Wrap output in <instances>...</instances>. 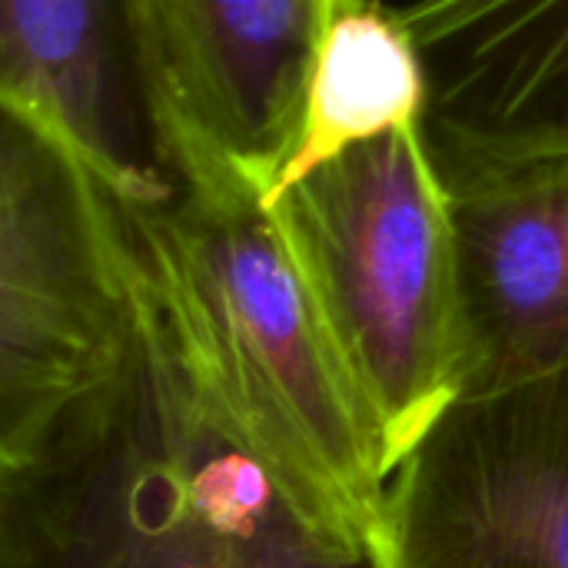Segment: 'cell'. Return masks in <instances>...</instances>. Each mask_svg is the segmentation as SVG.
<instances>
[{
	"label": "cell",
	"mask_w": 568,
	"mask_h": 568,
	"mask_svg": "<svg viewBox=\"0 0 568 568\" xmlns=\"http://www.w3.org/2000/svg\"><path fill=\"white\" fill-rule=\"evenodd\" d=\"M123 216L136 296L200 416L316 536L369 556L393 459L263 190L203 163L170 196L123 203Z\"/></svg>",
	"instance_id": "cell-1"
},
{
	"label": "cell",
	"mask_w": 568,
	"mask_h": 568,
	"mask_svg": "<svg viewBox=\"0 0 568 568\" xmlns=\"http://www.w3.org/2000/svg\"><path fill=\"white\" fill-rule=\"evenodd\" d=\"M136 293V290H133ZM0 568H373L190 399L136 296L116 366L0 479Z\"/></svg>",
	"instance_id": "cell-2"
},
{
	"label": "cell",
	"mask_w": 568,
	"mask_h": 568,
	"mask_svg": "<svg viewBox=\"0 0 568 568\" xmlns=\"http://www.w3.org/2000/svg\"><path fill=\"white\" fill-rule=\"evenodd\" d=\"M393 466L463 389L449 196L423 126L263 196Z\"/></svg>",
	"instance_id": "cell-3"
},
{
	"label": "cell",
	"mask_w": 568,
	"mask_h": 568,
	"mask_svg": "<svg viewBox=\"0 0 568 568\" xmlns=\"http://www.w3.org/2000/svg\"><path fill=\"white\" fill-rule=\"evenodd\" d=\"M120 196L0 80V479L120 359L136 313Z\"/></svg>",
	"instance_id": "cell-4"
},
{
	"label": "cell",
	"mask_w": 568,
	"mask_h": 568,
	"mask_svg": "<svg viewBox=\"0 0 568 568\" xmlns=\"http://www.w3.org/2000/svg\"><path fill=\"white\" fill-rule=\"evenodd\" d=\"M373 568H568V366L456 396L393 466Z\"/></svg>",
	"instance_id": "cell-5"
},
{
	"label": "cell",
	"mask_w": 568,
	"mask_h": 568,
	"mask_svg": "<svg viewBox=\"0 0 568 568\" xmlns=\"http://www.w3.org/2000/svg\"><path fill=\"white\" fill-rule=\"evenodd\" d=\"M136 80L180 176L223 163L263 193L300 126L336 0H120Z\"/></svg>",
	"instance_id": "cell-6"
},
{
	"label": "cell",
	"mask_w": 568,
	"mask_h": 568,
	"mask_svg": "<svg viewBox=\"0 0 568 568\" xmlns=\"http://www.w3.org/2000/svg\"><path fill=\"white\" fill-rule=\"evenodd\" d=\"M433 163L456 246L459 396L568 366V156Z\"/></svg>",
	"instance_id": "cell-7"
},
{
	"label": "cell",
	"mask_w": 568,
	"mask_h": 568,
	"mask_svg": "<svg viewBox=\"0 0 568 568\" xmlns=\"http://www.w3.org/2000/svg\"><path fill=\"white\" fill-rule=\"evenodd\" d=\"M433 160L568 156V0H413Z\"/></svg>",
	"instance_id": "cell-8"
},
{
	"label": "cell",
	"mask_w": 568,
	"mask_h": 568,
	"mask_svg": "<svg viewBox=\"0 0 568 568\" xmlns=\"http://www.w3.org/2000/svg\"><path fill=\"white\" fill-rule=\"evenodd\" d=\"M0 80L40 103L123 203L176 190L120 0H0Z\"/></svg>",
	"instance_id": "cell-9"
},
{
	"label": "cell",
	"mask_w": 568,
	"mask_h": 568,
	"mask_svg": "<svg viewBox=\"0 0 568 568\" xmlns=\"http://www.w3.org/2000/svg\"><path fill=\"white\" fill-rule=\"evenodd\" d=\"M423 110L426 73L399 10L366 0L339 7L310 70L296 140L270 190L296 183L356 146L419 126Z\"/></svg>",
	"instance_id": "cell-10"
},
{
	"label": "cell",
	"mask_w": 568,
	"mask_h": 568,
	"mask_svg": "<svg viewBox=\"0 0 568 568\" xmlns=\"http://www.w3.org/2000/svg\"><path fill=\"white\" fill-rule=\"evenodd\" d=\"M353 3H363V0H336V7H353Z\"/></svg>",
	"instance_id": "cell-11"
}]
</instances>
